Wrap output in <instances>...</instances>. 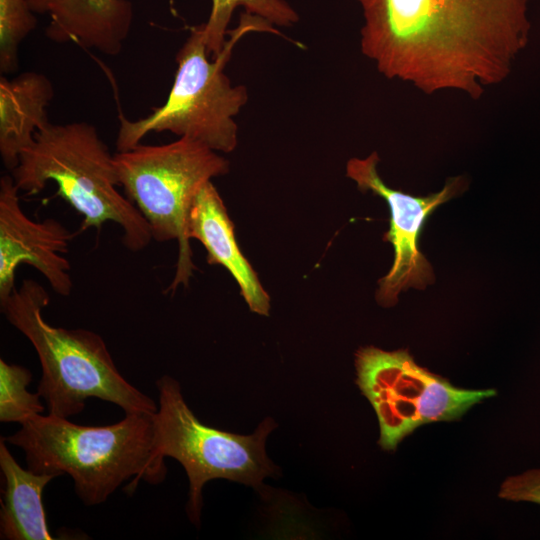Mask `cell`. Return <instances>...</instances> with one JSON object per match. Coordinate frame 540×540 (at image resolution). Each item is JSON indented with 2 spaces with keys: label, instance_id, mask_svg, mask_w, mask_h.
<instances>
[{
  "label": "cell",
  "instance_id": "cell-1",
  "mask_svg": "<svg viewBox=\"0 0 540 540\" xmlns=\"http://www.w3.org/2000/svg\"><path fill=\"white\" fill-rule=\"evenodd\" d=\"M361 52L388 79L478 100L527 45L529 0H357Z\"/></svg>",
  "mask_w": 540,
  "mask_h": 540
},
{
  "label": "cell",
  "instance_id": "cell-2",
  "mask_svg": "<svg viewBox=\"0 0 540 540\" xmlns=\"http://www.w3.org/2000/svg\"><path fill=\"white\" fill-rule=\"evenodd\" d=\"M153 414L127 413L111 425L83 426L68 418L35 416L7 437L24 451L27 468L37 473L68 474L86 506L104 503L125 481L126 490L141 480L161 483L165 463L154 450Z\"/></svg>",
  "mask_w": 540,
  "mask_h": 540
},
{
  "label": "cell",
  "instance_id": "cell-3",
  "mask_svg": "<svg viewBox=\"0 0 540 540\" xmlns=\"http://www.w3.org/2000/svg\"><path fill=\"white\" fill-rule=\"evenodd\" d=\"M50 301L37 281L24 279L0 302L7 321L34 347L41 365L37 392L48 413L70 418L81 413L88 398L111 402L127 413L154 414L157 403L118 371L103 338L86 329L50 325L42 310Z\"/></svg>",
  "mask_w": 540,
  "mask_h": 540
},
{
  "label": "cell",
  "instance_id": "cell-4",
  "mask_svg": "<svg viewBox=\"0 0 540 540\" xmlns=\"http://www.w3.org/2000/svg\"><path fill=\"white\" fill-rule=\"evenodd\" d=\"M12 178L27 195L41 192L48 182L57 195L83 216L80 231H100L106 222L122 229V243L140 251L153 239L137 207L116 188L113 155L88 122L49 123L36 132L33 143L19 156Z\"/></svg>",
  "mask_w": 540,
  "mask_h": 540
},
{
  "label": "cell",
  "instance_id": "cell-5",
  "mask_svg": "<svg viewBox=\"0 0 540 540\" xmlns=\"http://www.w3.org/2000/svg\"><path fill=\"white\" fill-rule=\"evenodd\" d=\"M119 185L148 223L158 242L178 240L174 291L187 285L194 265L186 236L187 216L200 189L226 174L229 162L202 142L188 137L164 144H138L113 155Z\"/></svg>",
  "mask_w": 540,
  "mask_h": 540
},
{
  "label": "cell",
  "instance_id": "cell-6",
  "mask_svg": "<svg viewBox=\"0 0 540 540\" xmlns=\"http://www.w3.org/2000/svg\"><path fill=\"white\" fill-rule=\"evenodd\" d=\"M229 53L226 45L209 61L202 25L193 28L177 54V72L166 102L136 121L120 115L118 152L136 147L152 131H169L215 151L232 152L238 142L234 116L247 103L248 93L244 85L233 86L224 73Z\"/></svg>",
  "mask_w": 540,
  "mask_h": 540
},
{
  "label": "cell",
  "instance_id": "cell-7",
  "mask_svg": "<svg viewBox=\"0 0 540 540\" xmlns=\"http://www.w3.org/2000/svg\"><path fill=\"white\" fill-rule=\"evenodd\" d=\"M158 409L153 414L154 450L158 460L176 459L184 467L189 480L187 514L199 524L202 488L210 480L222 478L257 490L266 476L277 468L265 453V441L276 427L266 418L254 434L244 436L201 423L186 404L181 386L169 375L156 381Z\"/></svg>",
  "mask_w": 540,
  "mask_h": 540
},
{
  "label": "cell",
  "instance_id": "cell-8",
  "mask_svg": "<svg viewBox=\"0 0 540 540\" xmlns=\"http://www.w3.org/2000/svg\"><path fill=\"white\" fill-rule=\"evenodd\" d=\"M356 383L372 404L380 427L379 445L395 450L421 425L460 418L473 405L496 395L494 389L470 390L418 365L407 350L374 346L356 352Z\"/></svg>",
  "mask_w": 540,
  "mask_h": 540
},
{
  "label": "cell",
  "instance_id": "cell-9",
  "mask_svg": "<svg viewBox=\"0 0 540 540\" xmlns=\"http://www.w3.org/2000/svg\"><path fill=\"white\" fill-rule=\"evenodd\" d=\"M379 156L372 152L366 158H351L346 166L349 178L359 190L382 197L390 209V228L383 240L394 247V262L386 276L379 280L377 301L392 306L402 290L423 289L433 281L432 267L418 249L419 233L426 218L441 204L466 188L462 176L449 178L445 186L428 196H413L387 186L377 172Z\"/></svg>",
  "mask_w": 540,
  "mask_h": 540
},
{
  "label": "cell",
  "instance_id": "cell-10",
  "mask_svg": "<svg viewBox=\"0 0 540 540\" xmlns=\"http://www.w3.org/2000/svg\"><path fill=\"white\" fill-rule=\"evenodd\" d=\"M12 176L0 179V302L16 289L15 273L22 264L39 271L61 296L72 291L70 262L64 256L72 239L58 220H31L22 210Z\"/></svg>",
  "mask_w": 540,
  "mask_h": 540
},
{
  "label": "cell",
  "instance_id": "cell-11",
  "mask_svg": "<svg viewBox=\"0 0 540 540\" xmlns=\"http://www.w3.org/2000/svg\"><path fill=\"white\" fill-rule=\"evenodd\" d=\"M33 12L47 14L46 36L115 56L122 50L134 18L129 0H27Z\"/></svg>",
  "mask_w": 540,
  "mask_h": 540
},
{
  "label": "cell",
  "instance_id": "cell-12",
  "mask_svg": "<svg viewBox=\"0 0 540 540\" xmlns=\"http://www.w3.org/2000/svg\"><path fill=\"white\" fill-rule=\"evenodd\" d=\"M188 240L197 239L207 251L210 265H221L237 282L250 310L268 316L270 297L237 244L234 225L225 204L211 181L194 198L186 225Z\"/></svg>",
  "mask_w": 540,
  "mask_h": 540
},
{
  "label": "cell",
  "instance_id": "cell-13",
  "mask_svg": "<svg viewBox=\"0 0 540 540\" xmlns=\"http://www.w3.org/2000/svg\"><path fill=\"white\" fill-rule=\"evenodd\" d=\"M54 96L51 81L41 73L24 72L9 80L0 78V154L11 171L37 131L50 122L47 107Z\"/></svg>",
  "mask_w": 540,
  "mask_h": 540
},
{
  "label": "cell",
  "instance_id": "cell-14",
  "mask_svg": "<svg viewBox=\"0 0 540 540\" xmlns=\"http://www.w3.org/2000/svg\"><path fill=\"white\" fill-rule=\"evenodd\" d=\"M0 469L4 477L1 498L0 539L53 540L49 532L42 494L46 485L58 477L24 469L0 439Z\"/></svg>",
  "mask_w": 540,
  "mask_h": 540
},
{
  "label": "cell",
  "instance_id": "cell-15",
  "mask_svg": "<svg viewBox=\"0 0 540 540\" xmlns=\"http://www.w3.org/2000/svg\"><path fill=\"white\" fill-rule=\"evenodd\" d=\"M237 7H243L247 13L278 26H291L299 19L284 0H212L210 16L202 24L208 55L216 58L223 52L227 45V28Z\"/></svg>",
  "mask_w": 540,
  "mask_h": 540
},
{
  "label": "cell",
  "instance_id": "cell-16",
  "mask_svg": "<svg viewBox=\"0 0 540 540\" xmlns=\"http://www.w3.org/2000/svg\"><path fill=\"white\" fill-rule=\"evenodd\" d=\"M32 374L21 365L9 364L0 359V421L2 423H23L41 414L45 408L41 395L31 393L27 386Z\"/></svg>",
  "mask_w": 540,
  "mask_h": 540
},
{
  "label": "cell",
  "instance_id": "cell-17",
  "mask_svg": "<svg viewBox=\"0 0 540 540\" xmlns=\"http://www.w3.org/2000/svg\"><path fill=\"white\" fill-rule=\"evenodd\" d=\"M36 25L37 20L27 0H0L1 72L17 69L19 45Z\"/></svg>",
  "mask_w": 540,
  "mask_h": 540
},
{
  "label": "cell",
  "instance_id": "cell-18",
  "mask_svg": "<svg viewBox=\"0 0 540 540\" xmlns=\"http://www.w3.org/2000/svg\"><path fill=\"white\" fill-rule=\"evenodd\" d=\"M499 497L540 505V469L529 470L507 478L501 485Z\"/></svg>",
  "mask_w": 540,
  "mask_h": 540
}]
</instances>
